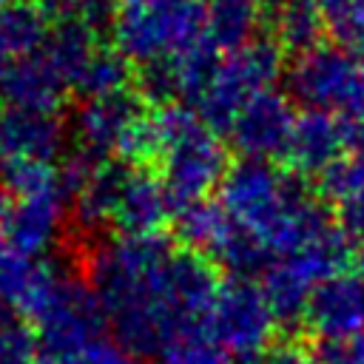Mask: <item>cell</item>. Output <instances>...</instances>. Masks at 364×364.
Instances as JSON below:
<instances>
[{"instance_id":"1","label":"cell","mask_w":364,"mask_h":364,"mask_svg":"<svg viewBox=\"0 0 364 364\" xmlns=\"http://www.w3.org/2000/svg\"><path fill=\"white\" fill-rule=\"evenodd\" d=\"M219 284L208 256L173 247L159 233H119L88 259V287L114 338L145 358L179 336L208 330Z\"/></svg>"},{"instance_id":"2","label":"cell","mask_w":364,"mask_h":364,"mask_svg":"<svg viewBox=\"0 0 364 364\" xmlns=\"http://www.w3.org/2000/svg\"><path fill=\"white\" fill-rule=\"evenodd\" d=\"M159 176L176 208L208 199L228 173V151L196 108L168 102L154 111Z\"/></svg>"},{"instance_id":"3","label":"cell","mask_w":364,"mask_h":364,"mask_svg":"<svg viewBox=\"0 0 364 364\" xmlns=\"http://www.w3.org/2000/svg\"><path fill=\"white\" fill-rule=\"evenodd\" d=\"M20 313L34 324L40 364H71L108 327L88 282L68 276L51 262H46L43 279Z\"/></svg>"},{"instance_id":"4","label":"cell","mask_w":364,"mask_h":364,"mask_svg":"<svg viewBox=\"0 0 364 364\" xmlns=\"http://www.w3.org/2000/svg\"><path fill=\"white\" fill-rule=\"evenodd\" d=\"M0 185L11 196L3 222L6 242L31 259H40L60 239L71 210V196L60 168L40 159L6 156Z\"/></svg>"},{"instance_id":"5","label":"cell","mask_w":364,"mask_h":364,"mask_svg":"<svg viewBox=\"0 0 364 364\" xmlns=\"http://www.w3.org/2000/svg\"><path fill=\"white\" fill-rule=\"evenodd\" d=\"M117 51L142 68L179 57L208 37L205 0H117Z\"/></svg>"},{"instance_id":"6","label":"cell","mask_w":364,"mask_h":364,"mask_svg":"<svg viewBox=\"0 0 364 364\" xmlns=\"http://www.w3.org/2000/svg\"><path fill=\"white\" fill-rule=\"evenodd\" d=\"M74 134L80 151L97 159L142 162L156 156L154 114L145 111L142 100L131 91H117L108 97H91L77 108Z\"/></svg>"},{"instance_id":"7","label":"cell","mask_w":364,"mask_h":364,"mask_svg":"<svg viewBox=\"0 0 364 364\" xmlns=\"http://www.w3.org/2000/svg\"><path fill=\"white\" fill-rule=\"evenodd\" d=\"M293 100L307 111L364 122V57L344 46H316L287 74Z\"/></svg>"},{"instance_id":"8","label":"cell","mask_w":364,"mask_h":364,"mask_svg":"<svg viewBox=\"0 0 364 364\" xmlns=\"http://www.w3.org/2000/svg\"><path fill=\"white\" fill-rule=\"evenodd\" d=\"M282 74V46L270 40H250L219 57L205 91L191 105L216 131H228L239 108L256 94L273 88Z\"/></svg>"},{"instance_id":"9","label":"cell","mask_w":364,"mask_h":364,"mask_svg":"<svg viewBox=\"0 0 364 364\" xmlns=\"http://www.w3.org/2000/svg\"><path fill=\"white\" fill-rule=\"evenodd\" d=\"M276 316L264 299L262 284L245 276H230L219 284L208 330L233 355H259L270 347Z\"/></svg>"},{"instance_id":"10","label":"cell","mask_w":364,"mask_h":364,"mask_svg":"<svg viewBox=\"0 0 364 364\" xmlns=\"http://www.w3.org/2000/svg\"><path fill=\"white\" fill-rule=\"evenodd\" d=\"M353 154H364V122L341 119L324 111L299 114L284 151L293 171L304 176H324Z\"/></svg>"},{"instance_id":"11","label":"cell","mask_w":364,"mask_h":364,"mask_svg":"<svg viewBox=\"0 0 364 364\" xmlns=\"http://www.w3.org/2000/svg\"><path fill=\"white\" fill-rule=\"evenodd\" d=\"M296 111L287 94L267 88L247 100L239 114L233 117L228 136L245 159H273L287 151L293 128H296Z\"/></svg>"},{"instance_id":"12","label":"cell","mask_w":364,"mask_h":364,"mask_svg":"<svg viewBox=\"0 0 364 364\" xmlns=\"http://www.w3.org/2000/svg\"><path fill=\"white\" fill-rule=\"evenodd\" d=\"M304 324L330 347H344L364 333V279L338 273L321 282L307 304Z\"/></svg>"},{"instance_id":"13","label":"cell","mask_w":364,"mask_h":364,"mask_svg":"<svg viewBox=\"0 0 364 364\" xmlns=\"http://www.w3.org/2000/svg\"><path fill=\"white\" fill-rule=\"evenodd\" d=\"M173 208L176 205L159 173H151L142 168H125L119 196H117L114 230L125 236L159 233V228L173 216L171 213Z\"/></svg>"},{"instance_id":"14","label":"cell","mask_w":364,"mask_h":364,"mask_svg":"<svg viewBox=\"0 0 364 364\" xmlns=\"http://www.w3.org/2000/svg\"><path fill=\"white\" fill-rule=\"evenodd\" d=\"M65 91H68L65 80L51 68L43 51L14 60L0 74V100L6 102L9 111L57 114Z\"/></svg>"},{"instance_id":"15","label":"cell","mask_w":364,"mask_h":364,"mask_svg":"<svg viewBox=\"0 0 364 364\" xmlns=\"http://www.w3.org/2000/svg\"><path fill=\"white\" fill-rule=\"evenodd\" d=\"M6 156L51 162L65 145V125L57 114L43 111H9L3 119Z\"/></svg>"},{"instance_id":"16","label":"cell","mask_w":364,"mask_h":364,"mask_svg":"<svg viewBox=\"0 0 364 364\" xmlns=\"http://www.w3.org/2000/svg\"><path fill=\"white\" fill-rule=\"evenodd\" d=\"M40 51L51 63V68L65 80V85L74 88L82 68L97 54V34L91 28H85L82 23L71 20V17L54 20V26L48 28Z\"/></svg>"},{"instance_id":"17","label":"cell","mask_w":364,"mask_h":364,"mask_svg":"<svg viewBox=\"0 0 364 364\" xmlns=\"http://www.w3.org/2000/svg\"><path fill=\"white\" fill-rule=\"evenodd\" d=\"M48 34V17L31 0H14L0 9V74L20 57L40 51Z\"/></svg>"},{"instance_id":"18","label":"cell","mask_w":364,"mask_h":364,"mask_svg":"<svg viewBox=\"0 0 364 364\" xmlns=\"http://www.w3.org/2000/svg\"><path fill=\"white\" fill-rule=\"evenodd\" d=\"M324 193L336 205L341 228L364 242V154H353L327 171Z\"/></svg>"},{"instance_id":"19","label":"cell","mask_w":364,"mask_h":364,"mask_svg":"<svg viewBox=\"0 0 364 364\" xmlns=\"http://www.w3.org/2000/svg\"><path fill=\"white\" fill-rule=\"evenodd\" d=\"M262 276H264L262 290H264V299H267L276 321L279 324L304 321V313H307L316 284L299 267H293L287 262H273Z\"/></svg>"},{"instance_id":"20","label":"cell","mask_w":364,"mask_h":364,"mask_svg":"<svg viewBox=\"0 0 364 364\" xmlns=\"http://www.w3.org/2000/svg\"><path fill=\"white\" fill-rule=\"evenodd\" d=\"M327 31L321 3L318 0H279L273 14V34L282 48L310 51L321 46V34Z\"/></svg>"},{"instance_id":"21","label":"cell","mask_w":364,"mask_h":364,"mask_svg":"<svg viewBox=\"0 0 364 364\" xmlns=\"http://www.w3.org/2000/svg\"><path fill=\"white\" fill-rule=\"evenodd\" d=\"M259 26V0H213L208 6V40L233 51L253 40Z\"/></svg>"},{"instance_id":"22","label":"cell","mask_w":364,"mask_h":364,"mask_svg":"<svg viewBox=\"0 0 364 364\" xmlns=\"http://www.w3.org/2000/svg\"><path fill=\"white\" fill-rule=\"evenodd\" d=\"M43 270H46V262H37L20 253L0 233V307L23 310L34 287L40 284Z\"/></svg>"},{"instance_id":"23","label":"cell","mask_w":364,"mask_h":364,"mask_svg":"<svg viewBox=\"0 0 364 364\" xmlns=\"http://www.w3.org/2000/svg\"><path fill=\"white\" fill-rule=\"evenodd\" d=\"M253 358L256 355H233L210 336V330H196L168 341L154 355V364H253Z\"/></svg>"},{"instance_id":"24","label":"cell","mask_w":364,"mask_h":364,"mask_svg":"<svg viewBox=\"0 0 364 364\" xmlns=\"http://www.w3.org/2000/svg\"><path fill=\"white\" fill-rule=\"evenodd\" d=\"M128 82H131L128 60L117 48L114 51L97 48V54L82 68L74 91L82 94L85 100H91V97H108V94H117V91H128Z\"/></svg>"},{"instance_id":"25","label":"cell","mask_w":364,"mask_h":364,"mask_svg":"<svg viewBox=\"0 0 364 364\" xmlns=\"http://www.w3.org/2000/svg\"><path fill=\"white\" fill-rule=\"evenodd\" d=\"M0 364H40L34 327L14 307H0Z\"/></svg>"},{"instance_id":"26","label":"cell","mask_w":364,"mask_h":364,"mask_svg":"<svg viewBox=\"0 0 364 364\" xmlns=\"http://www.w3.org/2000/svg\"><path fill=\"white\" fill-rule=\"evenodd\" d=\"M327 31L341 43H358L364 34V0H318Z\"/></svg>"},{"instance_id":"27","label":"cell","mask_w":364,"mask_h":364,"mask_svg":"<svg viewBox=\"0 0 364 364\" xmlns=\"http://www.w3.org/2000/svg\"><path fill=\"white\" fill-rule=\"evenodd\" d=\"M71 364H134V353L122 341L105 333L97 341H91Z\"/></svg>"},{"instance_id":"28","label":"cell","mask_w":364,"mask_h":364,"mask_svg":"<svg viewBox=\"0 0 364 364\" xmlns=\"http://www.w3.org/2000/svg\"><path fill=\"white\" fill-rule=\"evenodd\" d=\"M114 11H117V0H77L71 20L82 23L85 28L100 34L114 26Z\"/></svg>"},{"instance_id":"29","label":"cell","mask_w":364,"mask_h":364,"mask_svg":"<svg viewBox=\"0 0 364 364\" xmlns=\"http://www.w3.org/2000/svg\"><path fill=\"white\" fill-rule=\"evenodd\" d=\"M253 364H316V358L296 344H273L264 353H259Z\"/></svg>"},{"instance_id":"30","label":"cell","mask_w":364,"mask_h":364,"mask_svg":"<svg viewBox=\"0 0 364 364\" xmlns=\"http://www.w3.org/2000/svg\"><path fill=\"white\" fill-rule=\"evenodd\" d=\"M341 350H344L347 364H364V333L358 338H353L350 344H344Z\"/></svg>"},{"instance_id":"31","label":"cell","mask_w":364,"mask_h":364,"mask_svg":"<svg viewBox=\"0 0 364 364\" xmlns=\"http://www.w3.org/2000/svg\"><path fill=\"white\" fill-rule=\"evenodd\" d=\"M355 262H358V276L364 279V242H358V259Z\"/></svg>"},{"instance_id":"32","label":"cell","mask_w":364,"mask_h":364,"mask_svg":"<svg viewBox=\"0 0 364 364\" xmlns=\"http://www.w3.org/2000/svg\"><path fill=\"white\" fill-rule=\"evenodd\" d=\"M6 156V145H3V122H0V159Z\"/></svg>"},{"instance_id":"33","label":"cell","mask_w":364,"mask_h":364,"mask_svg":"<svg viewBox=\"0 0 364 364\" xmlns=\"http://www.w3.org/2000/svg\"><path fill=\"white\" fill-rule=\"evenodd\" d=\"M355 48H358V54H361V57H364V34H361V37H358V43H355Z\"/></svg>"},{"instance_id":"34","label":"cell","mask_w":364,"mask_h":364,"mask_svg":"<svg viewBox=\"0 0 364 364\" xmlns=\"http://www.w3.org/2000/svg\"><path fill=\"white\" fill-rule=\"evenodd\" d=\"M9 3H14V0H0V9H6Z\"/></svg>"},{"instance_id":"35","label":"cell","mask_w":364,"mask_h":364,"mask_svg":"<svg viewBox=\"0 0 364 364\" xmlns=\"http://www.w3.org/2000/svg\"><path fill=\"white\" fill-rule=\"evenodd\" d=\"M259 3H264V0H259Z\"/></svg>"}]
</instances>
